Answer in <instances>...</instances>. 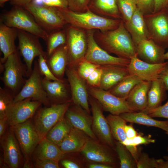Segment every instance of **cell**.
Instances as JSON below:
<instances>
[{
	"instance_id": "6da1fadb",
	"label": "cell",
	"mask_w": 168,
	"mask_h": 168,
	"mask_svg": "<svg viewBox=\"0 0 168 168\" xmlns=\"http://www.w3.org/2000/svg\"><path fill=\"white\" fill-rule=\"evenodd\" d=\"M94 36L99 45L110 54L129 59L137 55L136 46L123 20L114 29L95 30Z\"/></svg>"
},
{
	"instance_id": "7a4b0ae2",
	"label": "cell",
	"mask_w": 168,
	"mask_h": 168,
	"mask_svg": "<svg viewBox=\"0 0 168 168\" xmlns=\"http://www.w3.org/2000/svg\"><path fill=\"white\" fill-rule=\"evenodd\" d=\"M59 8L67 24L86 31L113 30L119 26L121 20L100 16L89 8L83 12H75L68 8Z\"/></svg>"
},
{
	"instance_id": "3957f363",
	"label": "cell",
	"mask_w": 168,
	"mask_h": 168,
	"mask_svg": "<svg viewBox=\"0 0 168 168\" xmlns=\"http://www.w3.org/2000/svg\"><path fill=\"white\" fill-rule=\"evenodd\" d=\"M0 21L9 27L27 32L45 41L49 34L30 13L21 6H15L10 10L2 14Z\"/></svg>"
},
{
	"instance_id": "277c9868",
	"label": "cell",
	"mask_w": 168,
	"mask_h": 168,
	"mask_svg": "<svg viewBox=\"0 0 168 168\" xmlns=\"http://www.w3.org/2000/svg\"><path fill=\"white\" fill-rule=\"evenodd\" d=\"M21 55L17 49L10 55L4 63V70L1 80L4 86L16 96L20 91L28 77L26 67L21 59Z\"/></svg>"
},
{
	"instance_id": "5b68a950",
	"label": "cell",
	"mask_w": 168,
	"mask_h": 168,
	"mask_svg": "<svg viewBox=\"0 0 168 168\" xmlns=\"http://www.w3.org/2000/svg\"><path fill=\"white\" fill-rule=\"evenodd\" d=\"M71 101L40 108L35 114L34 125L41 140L49 131L64 116Z\"/></svg>"
},
{
	"instance_id": "8992f818",
	"label": "cell",
	"mask_w": 168,
	"mask_h": 168,
	"mask_svg": "<svg viewBox=\"0 0 168 168\" xmlns=\"http://www.w3.org/2000/svg\"><path fill=\"white\" fill-rule=\"evenodd\" d=\"M22 7L30 13L38 24L47 32L61 29L67 24L59 8L36 5L31 3Z\"/></svg>"
},
{
	"instance_id": "52a82bcc",
	"label": "cell",
	"mask_w": 168,
	"mask_h": 168,
	"mask_svg": "<svg viewBox=\"0 0 168 168\" xmlns=\"http://www.w3.org/2000/svg\"><path fill=\"white\" fill-rule=\"evenodd\" d=\"M42 76L37 61H35L30 75L26 79L20 91L16 96L13 103L30 98L41 102L46 106H50L47 94L42 84Z\"/></svg>"
},
{
	"instance_id": "ba28073f",
	"label": "cell",
	"mask_w": 168,
	"mask_h": 168,
	"mask_svg": "<svg viewBox=\"0 0 168 168\" xmlns=\"http://www.w3.org/2000/svg\"><path fill=\"white\" fill-rule=\"evenodd\" d=\"M95 30L86 31L87 48L84 59L100 66L127 67L130 59L112 56L99 45L94 38Z\"/></svg>"
},
{
	"instance_id": "9c48e42d",
	"label": "cell",
	"mask_w": 168,
	"mask_h": 168,
	"mask_svg": "<svg viewBox=\"0 0 168 168\" xmlns=\"http://www.w3.org/2000/svg\"><path fill=\"white\" fill-rule=\"evenodd\" d=\"M17 38L18 44L17 48L25 63L29 77L32 71V64L35 58L42 55L46 59L47 54L43 49L39 37L18 30Z\"/></svg>"
},
{
	"instance_id": "30bf717a",
	"label": "cell",
	"mask_w": 168,
	"mask_h": 168,
	"mask_svg": "<svg viewBox=\"0 0 168 168\" xmlns=\"http://www.w3.org/2000/svg\"><path fill=\"white\" fill-rule=\"evenodd\" d=\"M65 30L69 58L68 65L76 66L85 58L87 48L86 32L70 25Z\"/></svg>"
},
{
	"instance_id": "8fae6325",
	"label": "cell",
	"mask_w": 168,
	"mask_h": 168,
	"mask_svg": "<svg viewBox=\"0 0 168 168\" xmlns=\"http://www.w3.org/2000/svg\"><path fill=\"white\" fill-rule=\"evenodd\" d=\"M89 101L92 113V128L94 133L99 142L115 148L114 138L106 117L103 115L102 106L90 95Z\"/></svg>"
},
{
	"instance_id": "7c38bea8",
	"label": "cell",
	"mask_w": 168,
	"mask_h": 168,
	"mask_svg": "<svg viewBox=\"0 0 168 168\" xmlns=\"http://www.w3.org/2000/svg\"><path fill=\"white\" fill-rule=\"evenodd\" d=\"M87 88L89 95L98 101L103 110L110 114L120 115L124 113L133 112L129 106L126 99L117 97L109 91L100 87L87 85Z\"/></svg>"
},
{
	"instance_id": "4fadbf2b",
	"label": "cell",
	"mask_w": 168,
	"mask_h": 168,
	"mask_svg": "<svg viewBox=\"0 0 168 168\" xmlns=\"http://www.w3.org/2000/svg\"><path fill=\"white\" fill-rule=\"evenodd\" d=\"M65 74L67 77L73 104L81 106L90 114L89 96L86 81L78 74L76 66L68 65Z\"/></svg>"
},
{
	"instance_id": "5bb4252c",
	"label": "cell",
	"mask_w": 168,
	"mask_h": 168,
	"mask_svg": "<svg viewBox=\"0 0 168 168\" xmlns=\"http://www.w3.org/2000/svg\"><path fill=\"white\" fill-rule=\"evenodd\" d=\"M30 119L11 127L26 161L41 141L34 123Z\"/></svg>"
},
{
	"instance_id": "9a60e30c",
	"label": "cell",
	"mask_w": 168,
	"mask_h": 168,
	"mask_svg": "<svg viewBox=\"0 0 168 168\" xmlns=\"http://www.w3.org/2000/svg\"><path fill=\"white\" fill-rule=\"evenodd\" d=\"M144 19L151 37L164 48L168 47V10L166 8L152 14L145 15Z\"/></svg>"
},
{
	"instance_id": "2e32d148",
	"label": "cell",
	"mask_w": 168,
	"mask_h": 168,
	"mask_svg": "<svg viewBox=\"0 0 168 168\" xmlns=\"http://www.w3.org/2000/svg\"><path fill=\"white\" fill-rule=\"evenodd\" d=\"M109 146L88 138L81 151L86 159L91 162H99L116 166V157Z\"/></svg>"
},
{
	"instance_id": "e0dca14e",
	"label": "cell",
	"mask_w": 168,
	"mask_h": 168,
	"mask_svg": "<svg viewBox=\"0 0 168 168\" xmlns=\"http://www.w3.org/2000/svg\"><path fill=\"white\" fill-rule=\"evenodd\" d=\"M41 104L30 98L13 103L7 114L9 124L12 127L30 119Z\"/></svg>"
},
{
	"instance_id": "ac0fdd59",
	"label": "cell",
	"mask_w": 168,
	"mask_h": 168,
	"mask_svg": "<svg viewBox=\"0 0 168 168\" xmlns=\"http://www.w3.org/2000/svg\"><path fill=\"white\" fill-rule=\"evenodd\" d=\"M64 117L72 127L81 130L89 138L99 141L92 130V116L81 106L71 104Z\"/></svg>"
},
{
	"instance_id": "d6986e66",
	"label": "cell",
	"mask_w": 168,
	"mask_h": 168,
	"mask_svg": "<svg viewBox=\"0 0 168 168\" xmlns=\"http://www.w3.org/2000/svg\"><path fill=\"white\" fill-rule=\"evenodd\" d=\"M0 142L4 165L10 168H18L22 158L21 148L12 128L1 138Z\"/></svg>"
},
{
	"instance_id": "ffe728a7",
	"label": "cell",
	"mask_w": 168,
	"mask_h": 168,
	"mask_svg": "<svg viewBox=\"0 0 168 168\" xmlns=\"http://www.w3.org/2000/svg\"><path fill=\"white\" fill-rule=\"evenodd\" d=\"M162 63L153 64L144 61L136 55L130 59L127 66L129 73L142 81L152 82L159 78L165 65Z\"/></svg>"
},
{
	"instance_id": "44dd1931",
	"label": "cell",
	"mask_w": 168,
	"mask_h": 168,
	"mask_svg": "<svg viewBox=\"0 0 168 168\" xmlns=\"http://www.w3.org/2000/svg\"><path fill=\"white\" fill-rule=\"evenodd\" d=\"M64 79L51 81L42 77V82L50 105L71 101L69 85Z\"/></svg>"
},
{
	"instance_id": "7402d4cb",
	"label": "cell",
	"mask_w": 168,
	"mask_h": 168,
	"mask_svg": "<svg viewBox=\"0 0 168 168\" xmlns=\"http://www.w3.org/2000/svg\"><path fill=\"white\" fill-rule=\"evenodd\" d=\"M138 57L146 62L153 64L165 62V48L160 46L152 39L143 40L136 46Z\"/></svg>"
},
{
	"instance_id": "603a6c76",
	"label": "cell",
	"mask_w": 168,
	"mask_h": 168,
	"mask_svg": "<svg viewBox=\"0 0 168 168\" xmlns=\"http://www.w3.org/2000/svg\"><path fill=\"white\" fill-rule=\"evenodd\" d=\"M143 16L137 8L130 20L124 24L136 46L141 41L151 37Z\"/></svg>"
},
{
	"instance_id": "cb8c5ba5",
	"label": "cell",
	"mask_w": 168,
	"mask_h": 168,
	"mask_svg": "<svg viewBox=\"0 0 168 168\" xmlns=\"http://www.w3.org/2000/svg\"><path fill=\"white\" fill-rule=\"evenodd\" d=\"M46 60L49 67L55 76L60 79H63L69 63L66 44L57 49Z\"/></svg>"
},
{
	"instance_id": "d4e9b609",
	"label": "cell",
	"mask_w": 168,
	"mask_h": 168,
	"mask_svg": "<svg viewBox=\"0 0 168 168\" xmlns=\"http://www.w3.org/2000/svg\"><path fill=\"white\" fill-rule=\"evenodd\" d=\"M151 82L142 81L132 90L126 98L129 107L133 112L142 111L146 108L147 94Z\"/></svg>"
},
{
	"instance_id": "484cf974",
	"label": "cell",
	"mask_w": 168,
	"mask_h": 168,
	"mask_svg": "<svg viewBox=\"0 0 168 168\" xmlns=\"http://www.w3.org/2000/svg\"><path fill=\"white\" fill-rule=\"evenodd\" d=\"M17 35V29L9 27L0 21V49L3 56L0 58V63H4L8 56L17 50L15 44Z\"/></svg>"
},
{
	"instance_id": "4316f807",
	"label": "cell",
	"mask_w": 168,
	"mask_h": 168,
	"mask_svg": "<svg viewBox=\"0 0 168 168\" xmlns=\"http://www.w3.org/2000/svg\"><path fill=\"white\" fill-rule=\"evenodd\" d=\"M103 73L100 88L109 91L129 75L127 67L118 66H100Z\"/></svg>"
},
{
	"instance_id": "83f0119b",
	"label": "cell",
	"mask_w": 168,
	"mask_h": 168,
	"mask_svg": "<svg viewBox=\"0 0 168 168\" xmlns=\"http://www.w3.org/2000/svg\"><path fill=\"white\" fill-rule=\"evenodd\" d=\"M89 137L81 130L72 127L59 147L65 154L81 152Z\"/></svg>"
},
{
	"instance_id": "f1b7e54d",
	"label": "cell",
	"mask_w": 168,
	"mask_h": 168,
	"mask_svg": "<svg viewBox=\"0 0 168 168\" xmlns=\"http://www.w3.org/2000/svg\"><path fill=\"white\" fill-rule=\"evenodd\" d=\"M166 91L165 84L161 79L158 78L151 82L147 94V105L142 111L145 113L162 105L166 99Z\"/></svg>"
},
{
	"instance_id": "f546056e",
	"label": "cell",
	"mask_w": 168,
	"mask_h": 168,
	"mask_svg": "<svg viewBox=\"0 0 168 168\" xmlns=\"http://www.w3.org/2000/svg\"><path fill=\"white\" fill-rule=\"evenodd\" d=\"M88 8L92 12L104 17L114 19L122 18L117 0H91Z\"/></svg>"
},
{
	"instance_id": "4dcf8cb0",
	"label": "cell",
	"mask_w": 168,
	"mask_h": 168,
	"mask_svg": "<svg viewBox=\"0 0 168 168\" xmlns=\"http://www.w3.org/2000/svg\"><path fill=\"white\" fill-rule=\"evenodd\" d=\"M35 149L36 159H49L59 162L65 156V154L58 145L45 138L40 141Z\"/></svg>"
},
{
	"instance_id": "1f68e13d",
	"label": "cell",
	"mask_w": 168,
	"mask_h": 168,
	"mask_svg": "<svg viewBox=\"0 0 168 168\" xmlns=\"http://www.w3.org/2000/svg\"><path fill=\"white\" fill-rule=\"evenodd\" d=\"M120 116L127 122L157 127L165 131L168 128V120H156L142 111L126 112Z\"/></svg>"
},
{
	"instance_id": "d6a6232c",
	"label": "cell",
	"mask_w": 168,
	"mask_h": 168,
	"mask_svg": "<svg viewBox=\"0 0 168 168\" xmlns=\"http://www.w3.org/2000/svg\"><path fill=\"white\" fill-rule=\"evenodd\" d=\"M113 138L128 149L130 147L129 139L127 138L124 126L127 122L120 115L110 114L106 117Z\"/></svg>"
},
{
	"instance_id": "836d02e7",
	"label": "cell",
	"mask_w": 168,
	"mask_h": 168,
	"mask_svg": "<svg viewBox=\"0 0 168 168\" xmlns=\"http://www.w3.org/2000/svg\"><path fill=\"white\" fill-rule=\"evenodd\" d=\"M72 127L64 116L49 131L45 138L59 147Z\"/></svg>"
},
{
	"instance_id": "e575fe53",
	"label": "cell",
	"mask_w": 168,
	"mask_h": 168,
	"mask_svg": "<svg viewBox=\"0 0 168 168\" xmlns=\"http://www.w3.org/2000/svg\"><path fill=\"white\" fill-rule=\"evenodd\" d=\"M142 81L135 75L130 74L108 91L117 97L126 99L133 88Z\"/></svg>"
},
{
	"instance_id": "d590c367",
	"label": "cell",
	"mask_w": 168,
	"mask_h": 168,
	"mask_svg": "<svg viewBox=\"0 0 168 168\" xmlns=\"http://www.w3.org/2000/svg\"><path fill=\"white\" fill-rule=\"evenodd\" d=\"M67 40L65 30H58L49 33L45 40L47 57L58 48L66 44Z\"/></svg>"
},
{
	"instance_id": "8d00e7d4",
	"label": "cell",
	"mask_w": 168,
	"mask_h": 168,
	"mask_svg": "<svg viewBox=\"0 0 168 168\" xmlns=\"http://www.w3.org/2000/svg\"><path fill=\"white\" fill-rule=\"evenodd\" d=\"M115 149L119 160L120 168H137L136 161L124 145L119 142H116Z\"/></svg>"
},
{
	"instance_id": "74e56055",
	"label": "cell",
	"mask_w": 168,
	"mask_h": 168,
	"mask_svg": "<svg viewBox=\"0 0 168 168\" xmlns=\"http://www.w3.org/2000/svg\"><path fill=\"white\" fill-rule=\"evenodd\" d=\"M16 96L6 88L0 87V119L7 117V111Z\"/></svg>"
},
{
	"instance_id": "f35d334b",
	"label": "cell",
	"mask_w": 168,
	"mask_h": 168,
	"mask_svg": "<svg viewBox=\"0 0 168 168\" xmlns=\"http://www.w3.org/2000/svg\"><path fill=\"white\" fill-rule=\"evenodd\" d=\"M118 7L124 22L130 20L137 7L133 0H117Z\"/></svg>"
},
{
	"instance_id": "ab89813d",
	"label": "cell",
	"mask_w": 168,
	"mask_h": 168,
	"mask_svg": "<svg viewBox=\"0 0 168 168\" xmlns=\"http://www.w3.org/2000/svg\"><path fill=\"white\" fill-rule=\"evenodd\" d=\"M99 66L84 59L78 63L76 68L79 76L86 81L88 76Z\"/></svg>"
},
{
	"instance_id": "60d3db41",
	"label": "cell",
	"mask_w": 168,
	"mask_h": 168,
	"mask_svg": "<svg viewBox=\"0 0 168 168\" xmlns=\"http://www.w3.org/2000/svg\"><path fill=\"white\" fill-rule=\"evenodd\" d=\"M38 57L37 61L38 65L40 72L42 76H44L46 78L51 81L62 80L56 77L51 72L48 65L45 57L42 55H40Z\"/></svg>"
},
{
	"instance_id": "b9f144b4",
	"label": "cell",
	"mask_w": 168,
	"mask_h": 168,
	"mask_svg": "<svg viewBox=\"0 0 168 168\" xmlns=\"http://www.w3.org/2000/svg\"><path fill=\"white\" fill-rule=\"evenodd\" d=\"M137 168H158V160L150 158L145 152L140 153L137 161Z\"/></svg>"
},
{
	"instance_id": "7bdbcfd3",
	"label": "cell",
	"mask_w": 168,
	"mask_h": 168,
	"mask_svg": "<svg viewBox=\"0 0 168 168\" xmlns=\"http://www.w3.org/2000/svg\"><path fill=\"white\" fill-rule=\"evenodd\" d=\"M30 3L38 6L62 9L68 8L67 0H33Z\"/></svg>"
},
{
	"instance_id": "ee69618b",
	"label": "cell",
	"mask_w": 168,
	"mask_h": 168,
	"mask_svg": "<svg viewBox=\"0 0 168 168\" xmlns=\"http://www.w3.org/2000/svg\"><path fill=\"white\" fill-rule=\"evenodd\" d=\"M102 73L103 69L100 66L96 68L86 80L87 85L93 87H100Z\"/></svg>"
},
{
	"instance_id": "f6af8a7d",
	"label": "cell",
	"mask_w": 168,
	"mask_h": 168,
	"mask_svg": "<svg viewBox=\"0 0 168 168\" xmlns=\"http://www.w3.org/2000/svg\"><path fill=\"white\" fill-rule=\"evenodd\" d=\"M91 0H67L68 8L76 12H83L88 8Z\"/></svg>"
},
{
	"instance_id": "bcb514c9",
	"label": "cell",
	"mask_w": 168,
	"mask_h": 168,
	"mask_svg": "<svg viewBox=\"0 0 168 168\" xmlns=\"http://www.w3.org/2000/svg\"><path fill=\"white\" fill-rule=\"evenodd\" d=\"M138 9L144 15L153 12L154 0H133Z\"/></svg>"
},
{
	"instance_id": "7dc6e473",
	"label": "cell",
	"mask_w": 168,
	"mask_h": 168,
	"mask_svg": "<svg viewBox=\"0 0 168 168\" xmlns=\"http://www.w3.org/2000/svg\"><path fill=\"white\" fill-rule=\"evenodd\" d=\"M146 114L152 118H162L168 119V100L164 105L151 110Z\"/></svg>"
},
{
	"instance_id": "c3c4849f",
	"label": "cell",
	"mask_w": 168,
	"mask_h": 168,
	"mask_svg": "<svg viewBox=\"0 0 168 168\" xmlns=\"http://www.w3.org/2000/svg\"><path fill=\"white\" fill-rule=\"evenodd\" d=\"M34 166L38 168H58V161L49 159H35Z\"/></svg>"
},
{
	"instance_id": "681fc988",
	"label": "cell",
	"mask_w": 168,
	"mask_h": 168,
	"mask_svg": "<svg viewBox=\"0 0 168 168\" xmlns=\"http://www.w3.org/2000/svg\"><path fill=\"white\" fill-rule=\"evenodd\" d=\"M155 140L152 138L150 135L143 136L141 134H138L132 139V146H137L140 145H147L154 143Z\"/></svg>"
},
{
	"instance_id": "f907efd6",
	"label": "cell",
	"mask_w": 168,
	"mask_h": 168,
	"mask_svg": "<svg viewBox=\"0 0 168 168\" xmlns=\"http://www.w3.org/2000/svg\"><path fill=\"white\" fill-rule=\"evenodd\" d=\"M159 78L162 80L167 90H168V60L165 62L164 67L160 74Z\"/></svg>"
},
{
	"instance_id": "816d5d0a",
	"label": "cell",
	"mask_w": 168,
	"mask_h": 168,
	"mask_svg": "<svg viewBox=\"0 0 168 168\" xmlns=\"http://www.w3.org/2000/svg\"><path fill=\"white\" fill-rule=\"evenodd\" d=\"M168 5V0H154L153 13L157 12L167 7Z\"/></svg>"
},
{
	"instance_id": "f5cc1de1",
	"label": "cell",
	"mask_w": 168,
	"mask_h": 168,
	"mask_svg": "<svg viewBox=\"0 0 168 168\" xmlns=\"http://www.w3.org/2000/svg\"><path fill=\"white\" fill-rule=\"evenodd\" d=\"M124 130L127 138L132 139L138 134L131 124H125L124 126Z\"/></svg>"
},
{
	"instance_id": "db71d44e",
	"label": "cell",
	"mask_w": 168,
	"mask_h": 168,
	"mask_svg": "<svg viewBox=\"0 0 168 168\" xmlns=\"http://www.w3.org/2000/svg\"><path fill=\"white\" fill-rule=\"evenodd\" d=\"M115 166L113 165L99 162H91L88 165L89 168H113Z\"/></svg>"
},
{
	"instance_id": "11a10c76",
	"label": "cell",
	"mask_w": 168,
	"mask_h": 168,
	"mask_svg": "<svg viewBox=\"0 0 168 168\" xmlns=\"http://www.w3.org/2000/svg\"><path fill=\"white\" fill-rule=\"evenodd\" d=\"M62 165L65 168H79L81 166L73 161L68 160H63L61 161Z\"/></svg>"
},
{
	"instance_id": "9f6ffc18",
	"label": "cell",
	"mask_w": 168,
	"mask_h": 168,
	"mask_svg": "<svg viewBox=\"0 0 168 168\" xmlns=\"http://www.w3.org/2000/svg\"><path fill=\"white\" fill-rule=\"evenodd\" d=\"M8 124V119L7 117L0 119V138L3 135Z\"/></svg>"
},
{
	"instance_id": "6f0895ef",
	"label": "cell",
	"mask_w": 168,
	"mask_h": 168,
	"mask_svg": "<svg viewBox=\"0 0 168 168\" xmlns=\"http://www.w3.org/2000/svg\"><path fill=\"white\" fill-rule=\"evenodd\" d=\"M33 0H13L12 1V4L15 6L23 7L30 3Z\"/></svg>"
},
{
	"instance_id": "680465c9",
	"label": "cell",
	"mask_w": 168,
	"mask_h": 168,
	"mask_svg": "<svg viewBox=\"0 0 168 168\" xmlns=\"http://www.w3.org/2000/svg\"><path fill=\"white\" fill-rule=\"evenodd\" d=\"M13 0H0V6L1 7H2L4 5V3L9 1H12Z\"/></svg>"
},
{
	"instance_id": "91938a15",
	"label": "cell",
	"mask_w": 168,
	"mask_h": 168,
	"mask_svg": "<svg viewBox=\"0 0 168 168\" xmlns=\"http://www.w3.org/2000/svg\"><path fill=\"white\" fill-rule=\"evenodd\" d=\"M24 168H30L31 166H30V164L29 163V162L27 161L25 162L23 166Z\"/></svg>"
},
{
	"instance_id": "94428289",
	"label": "cell",
	"mask_w": 168,
	"mask_h": 168,
	"mask_svg": "<svg viewBox=\"0 0 168 168\" xmlns=\"http://www.w3.org/2000/svg\"><path fill=\"white\" fill-rule=\"evenodd\" d=\"M164 57L165 60H168V51L165 53Z\"/></svg>"
},
{
	"instance_id": "6125c7cd",
	"label": "cell",
	"mask_w": 168,
	"mask_h": 168,
	"mask_svg": "<svg viewBox=\"0 0 168 168\" xmlns=\"http://www.w3.org/2000/svg\"><path fill=\"white\" fill-rule=\"evenodd\" d=\"M163 158L166 160L168 161V156H164Z\"/></svg>"
},
{
	"instance_id": "be15d7a7",
	"label": "cell",
	"mask_w": 168,
	"mask_h": 168,
	"mask_svg": "<svg viewBox=\"0 0 168 168\" xmlns=\"http://www.w3.org/2000/svg\"><path fill=\"white\" fill-rule=\"evenodd\" d=\"M165 133L168 135V128L165 131ZM167 151L168 152V147H167Z\"/></svg>"
},
{
	"instance_id": "e7e4bbea",
	"label": "cell",
	"mask_w": 168,
	"mask_h": 168,
	"mask_svg": "<svg viewBox=\"0 0 168 168\" xmlns=\"http://www.w3.org/2000/svg\"><path fill=\"white\" fill-rule=\"evenodd\" d=\"M167 9V10H168V5L167 6V7H166Z\"/></svg>"
},
{
	"instance_id": "03108f58",
	"label": "cell",
	"mask_w": 168,
	"mask_h": 168,
	"mask_svg": "<svg viewBox=\"0 0 168 168\" xmlns=\"http://www.w3.org/2000/svg\"></svg>"
}]
</instances>
